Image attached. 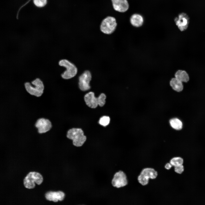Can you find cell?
Returning a JSON list of instances; mask_svg holds the SVG:
<instances>
[{"instance_id": "ba28073f", "label": "cell", "mask_w": 205, "mask_h": 205, "mask_svg": "<svg viewBox=\"0 0 205 205\" xmlns=\"http://www.w3.org/2000/svg\"><path fill=\"white\" fill-rule=\"evenodd\" d=\"M128 183L126 175L121 171H120L115 173L111 181L112 186L117 188L126 186L127 184Z\"/></svg>"}, {"instance_id": "5b68a950", "label": "cell", "mask_w": 205, "mask_h": 205, "mask_svg": "<svg viewBox=\"0 0 205 205\" xmlns=\"http://www.w3.org/2000/svg\"><path fill=\"white\" fill-rule=\"evenodd\" d=\"M43 181V177L40 173L35 172H30L24 179L23 184L25 188L32 189L35 186V183L39 185Z\"/></svg>"}, {"instance_id": "6da1fadb", "label": "cell", "mask_w": 205, "mask_h": 205, "mask_svg": "<svg viewBox=\"0 0 205 205\" xmlns=\"http://www.w3.org/2000/svg\"><path fill=\"white\" fill-rule=\"evenodd\" d=\"M67 137L72 140L73 145L77 147L83 145L87 139L83 131L80 128H73L69 130L67 132Z\"/></svg>"}, {"instance_id": "52a82bcc", "label": "cell", "mask_w": 205, "mask_h": 205, "mask_svg": "<svg viewBox=\"0 0 205 205\" xmlns=\"http://www.w3.org/2000/svg\"><path fill=\"white\" fill-rule=\"evenodd\" d=\"M34 126L39 134L46 133L52 128V125L50 120L47 118H41L37 119Z\"/></svg>"}, {"instance_id": "e0dca14e", "label": "cell", "mask_w": 205, "mask_h": 205, "mask_svg": "<svg viewBox=\"0 0 205 205\" xmlns=\"http://www.w3.org/2000/svg\"><path fill=\"white\" fill-rule=\"evenodd\" d=\"M169 123L171 127L176 130H179L182 128V122L177 118H174L171 119L169 120Z\"/></svg>"}, {"instance_id": "30bf717a", "label": "cell", "mask_w": 205, "mask_h": 205, "mask_svg": "<svg viewBox=\"0 0 205 205\" xmlns=\"http://www.w3.org/2000/svg\"><path fill=\"white\" fill-rule=\"evenodd\" d=\"M176 25L181 31L186 30L188 27L189 18L186 13H180L174 19Z\"/></svg>"}, {"instance_id": "3957f363", "label": "cell", "mask_w": 205, "mask_h": 205, "mask_svg": "<svg viewBox=\"0 0 205 205\" xmlns=\"http://www.w3.org/2000/svg\"><path fill=\"white\" fill-rule=\"evenodd\" d=\"M106 98V95L104 93H101L98 97H96L93 92H90L85 95L84 99L88 106L94 108L98 105L101 107L103 106L105 104Z\"/></svg>"}, {"instance_id": "d6986e66", "label": "cell", "mask_w": 205, "mask_h": 205, "mask_svg": "<svg viewBox=\"0 0 205 205\" xmlns=\"http://www.w3.org/2000/svg\"><path fill=\"white\" fill-rule=\"evenodd\" d=\"M110 122V118L109 117L104 116L100 119L99 121V124L104 126L108 125Z\"/></svg>"}, {"instance_id": "9c48e42d", "label": "cell", "mask_w": 205, "mask_h": 205, "mask_svg": "<svg viewBox=\"0 0 205 205\" xmlns=\"http://www.w3.org/2000/svg\"><path fill=\"white\" fill-rule=\"evenodd\" d=\"M92 78L91 73L88 70L85 71L79 77V86L81 90L83 91L90 89V82Z\"/></svg>"}, {"instance_id": "277c9868", "label": "cell", "mask_w": 205, "mask_h": 205, "mask_svg": "<svg viewBox=\"0 0 205 205\" xmlns=\"http://www.w3.org/2000/svg\"><path fill=\"white\" fill-rule=\"evenodd\" d=\"M60 66L64 67L66 70L62 74V77L64 79H67L75 77L77 72V69L75 65L66 59L60 60L59 62Z\"/></svg>"}, {"instance_id": "8fae6325", "label": "cell", "mask_w": 205, "mask_h": 205, "mask_svg": "<svg viewBox=\"0 0 205 205\" xmlns=\"http://www.w3.org/2000/svg\"><path fill=\"white\" fill-rule=\"evenodd\" d=\"M111 1L113 8L116 11L124 13L129 8V4L127 0H111Z\"/></svg>"}, {"instance_id": "2e32d148", "label": "cell", "mask_w": 205, "mask_h": 205, "mask_svg": "<svg viewBox=\"0 0 205 205\" xmlns=\"http://www.w3.org/2000/svg\"><path fill=\"white\" fill-rule=\"evenodd\" d=\"M175 77L182 82H186L189 80V77L187 72L183 70H179L175 74Z\"/></svg>"}, {"instance_id": "9a60e30c", "label": "cell", "mask_w": 205, "mask_h": 205, "mask_svg": "<svg viewBox=\"0 0 205 205\" xmlns=\"http://www.w3.org/2000/svg\"><path fill=\"white\" fill-rule=\"evenodd\" d=\"M170 84L172 89L177 92L182 91L183 88L182 82L176 78H172L170 82Z\"/></svg>"}, {"instance_id": "44dd1931", "label": "cell", "mask_w": 205, "mask_h": 205, "mask_svg": "<svg viewBox=\"0 0 205 205\" xmlns=\"http://www.w3.org/2000/svg\"><path fill=\"white\" fill-rule=\"evenodd\" d=\"M174 170L176 173L181 174L184 170V166L183 165H181L175 167Z\"/></svg>"}, {"instance_id": "8992f818", "label": "cell", "mask_w": 205, "mask_h": 205, "mask_svg": "<svg viewBox=\"0 0 205 205\" xmlns=\"http://www.w3.org/2000/svg\"><path fill=\"white\" fill-rule=\"evenodd\" d=\"M117 23L115 18L111 16H108L102 21L100 25L102 32L106 34H111L116 30Z\"/></svg>"}, {"instance_id": "5bb4252c", "label": "cell", "mask_w": 205, "mask_h": 205, "mask_svg": "<svg viewBox=\"0 0 205 205\" xmlns=\"http://www.w3.org/2000/svg\"><path fill=\"white\" fill-rule=\"evenodd\" d=\"M140 174L145 179L149 180V179L156 178L157 175V173L153 169L147 168L143 169Z\"/></svg>"}, {"instance_id": "7c38bea8", "label": "cell", "mask_w": 205, "mask_h": 205, "mask_svg": "<svg viewBox=\"0 0 205 205\" xmlns=\"http://www.w3.org/2000/svg\"><path fill=\"white\" fill-rule=\"evenodd\" d=\"M46 199L48 200L57 202L63 200L65 197V194L62 191H49L45 194Z\"/></svg>"}, {"instance_id": "ac0fdd59", "label": "cell", "mask_w": 205, "mask_h": 205, "mask_svg": "<svg viewBox=\"0 0 205 205\" xmlns=\"http://www.w3.org/2000/svg\"><path fill=\"white\" fill-rule=\"evenodd\" d=\"M183 163V159L180 157H174L170 161V163L173 166L175 167L182 165Z\"/></svg>"}, {"instance_id": "ffe728a7", "label": "cell", "mask_w": 205, "mask_h": 205, "mask_svg": "<svg viewBox=\"0 0 205 205\" xmlns=\"http://www.w3.org/2000/svg\"><path fill=\"white\" fill-rule=\"evenodd\" d=\"M34 5L39 7H44L46 4L47 0H33Z\"/></svg>"}, {"instance_id": "4fadbf2b", "label": "cell", "mask_w": 205, "mask_h": 205, "mask_svg": "<svg viewBox=\"0 0 205 205\" xmlns=\"http://www.w3.org/2000/svg\"><path fill=\"white\" fill-rule=\"evenodd\" d=\"M130 22L131 25L135 27L142 26L144 22V19L140 14L134 13L132 15L130 18Z\"/></svg>"}, {"instance_id": "7a4b0ae2", "label": "cell", "mask_w": 205, "mask_h": 205, "mask_svg": "<svg viewBox=\"0 0 205 205\" xmlns=\"http://www.w3.org/2000/svg\"><path fill=\"white\" fill-rule=\"evenodd\" d=\"M32 86L29 82H26L24 85L26 91L30 95L39 97L44 93V86L42 81L37 78L32 81Z\"/></svg>"}, {"instance_id": "7402d4cb", "label": "cell", "mask_w": 205, "mask_h": 205, "mask_svg": "<svg viewBox=\"0 0 205 205\" xmlns=\"http://www.w3.org/2000/svg\"><path fill=\"white\" fill-rule=\"evenodd\" d=\"M173 166L170 163H167L165 165V169L169 170Z\"/></svg>"}]
</instances>
